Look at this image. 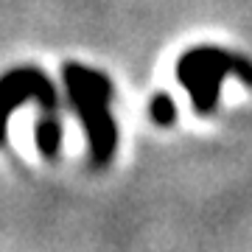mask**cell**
<instances>
[{
    "instance_id": "6da1fadb",
    "label": "cell",
    "mask_w": 252,
    "mask_h": 252,
    "mask_svg": "<svg viewBox=\"0 0 252 252\" xmlns=\"http://www.w3.org/2000/svg\"><path fill=\"white\" fill-rule=\"evenodd\" d=\"M64 87H67V98L84 126L87 143H90V162L101 168L115 157L118 149V126L109 112L112 81L101 70H93L79 62H67L64 64Z\"/></svg>"
},
{
    "instance_id": "7a4b0ae2",
    "label": "cell",
    "mask_w": 252,
    "mask_h": 252,
    "mask_svg": "<svg viewBox=\"0 0 252 252\" xmlns=\"http://www.w3.org/2000/svg\"><path fill=\"white\" fill-rule=\"evenodd\" d=\"M26 104L39 107L36 121V143L45 157L59 154L62 143V118H59V95L54 81L39 67H14L0 76V143L9 135V118Z\"/></svg>"
},
{
    "instance_id": "3957f363",
    "label": "cell",
    "mask_w": 252,
    "mask_h": 252,
    "mask_svg": "<svg viewBox=\"0 0 252 252\" xmlns=\"http://www.w3.org/2000/svg\"><path fill=\"white\" fill-rule=\"evenodd\" d=\"M227 76L241 79L252 87V62L224 48H193L177 62V79L190 93V104L199 115H210L219 104V90Z\"/></svg>"
},
{
    "instance_id": "277c9868",
    "label": "cell",
    "mask_w": 252,
    "mask_h": 252,
    "mask_svg": "<svg viewBox=\"0 0 252 252\" xmlns=\"http://www.w3.org/2000/svg\"><path fill=\"white\" fill-rule=\"evenodd\" d=\"M149 112H152L154 124L157 126H171L174 118H177V109H174V101L165 95V93H157L152 98V107H149Z\"/></svg>"
}]
</instances>
